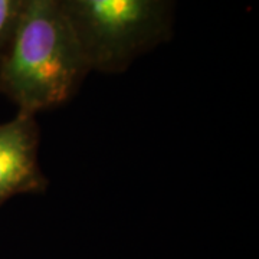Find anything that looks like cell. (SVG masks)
Returning <instances> with one entry per match:
<instances>
[{"mask_svg":"<svg viewBox=\"0 0 259 259\" xmlns=\"http://www.w3.org/2000/svg\"><path fill=\"white\" fill-rule=\"evenodd\" d=\"M40 131L35 115L16 112L0 122V206L19 194L47 192L48 179L39 164Z\"/></svg>","mask_w":259,"mask_h":259,"instance_id":"3957f363","label":"cell"},{"mask_svg":"<svg viewBox=\"0 0 259 259\" xmlns=\"http://www.w3.org/2000/svg\"><path fill=\"white\" fill-rule=\"evenodd\" d=\"M91 72L117 75L168 42L176 0H56Z\"/></svg>","mask_w":259,"mask_h":259,"instance_id":"7a4b0ae2","label":"cell"},{"mask_svg":"<svg viewBox=\"0 0 259 259\" xmlns=\"http://www.w3.org/2000/svg\"><path fill=\"white\" fill-rule=\"evenodd\" d=\"M26 3L28 0H0V61L8 49Z\"/></svg>","mask_w":259,"mask_h":259,"instance_id":"277c9868","label":"cell"},{"mask_svg":"<svg viewBox=\"0 0 259 259\" xmlns=\"http://www.w3.org/2000/svg\"><path fill=\"white\" fill-rule=\"evenodd\" d=\"M91 69L56 0H28L0 61V94L16 112L64 105Z\"/></svg>","mask_w":259,"mask_h":259,"instance_id":"6da1fadb","label":"cell"}]
</instances>
